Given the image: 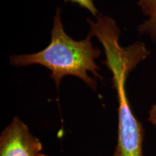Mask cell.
<instances>
[{
    "mask_svg": "<svg viewBox=\"0 0 156 156\" xmlns=\"http://www.w3.org/2000/svg\"><path fill=\"white\" fill-rule=\"evenodd\" d=\"M90 34L84 40L75 41L68 36L62 21V9L57 7L54 17L53 27L51 31V42L47 47L36 53L12 55L9 62L15 67H25L39 64L50 70L49 77L58 90L62 79L67 75L80 79L93 91L97 90V82L93 76L103 80L99 74L100 68L95 59L100 57L101 51L94 47Z\"/></svg>",
    "mask_w": 156,
    "mask_h": 156,
    "instance_id": "cell-1",
    "label": "cell"
},
{
    "mask_svg": "<svg viewBox=\"0 0 156 156\" xmlns=\"http://www.w3.org/2000/svg\"><path fill=\"white\" fill-rule=\"evenodd\" d=\"M106 66L112 73L113 87L116 90L119 103L116 146L122 156H144V128L132 112L126 89L133 65L124 58L115 57L108 60Z\"/></svg>",
    "mask_w": 156,
    "mask_h": 156,
    "instance_id": "cell-2",
    "label": "cell"
},
{
    "mask_svg": "<svg viewBox=\"0 0 156 156\" xmlns=\"http://www.w3.org/2000/svg\"><path fill=\"white\" fill-rule=\"evenodd\" d=\"M43 144L28 125L15 116L0 136V156H39Z\"/></svg>",
    "mask_w": 156,
    "mask_h": 156,
    "instance_id": "cell-3",
    "label": "cell"
},
{
    "mask_svg": "<svg viewBox=\"0 0 156 156\" xmlns=\"http://www.w3.org/2000/svg\"><path fill=\"white\" fill-rule=\"evenodd\" d=\"M137 5L148 19L139 25L137 30L140 34H147L156 41V0H138Z\"/></svg>",
    "mask_w": 156,
    "mask_h": 156,
    "instance_id": "cell-4",
    "label": "cell"
},
{
    "mask_svg": "<svg viewBox=\"0 0 156 156\" xmlns=\"http://www.w3.org/2000/svg\"><path fill=\"white\" fill-rule=\"evenodd\" d=\"M64 2L65 3L71 2L73 4H76L82 8L87 9L95 17H97L98 15L100 14L94 5V0H64Z\"/></svg>",
    "mask_w": 156,
    "mask_h": 156,
    "instance_id": "cell-5",
    "label": "cell"
},
{
    "mask_svg": "<svg viewBox=\"0 0 156 156\" xmlns=\"http://www.w3.org/2000/svg\"><path fill=\"white\" fill-rule=\"evenodd\" d=\"M147 121L152 125H156V101L154 104L152 105L151 108L148 112V118Z\"/></svg>",
    "mask_w": 156,
    "mask_h": 156,
    "instance_id": "cell-6",
    "label": "cell"
},
{
    "mask_svg": "<svg viewBox=\"0 0 156 156\" xmlns=\"http://www.w3.org/2000/svg\"><path fill=\"white\" fill-rule=\"evenodd\" d=\"M113 156H122V153H121V151L119 150V148L117 147V146H116V147H115V150L114 151V154H113Z\"/></svg>",
    "mask_w": 156,
    "mask_h": 156,
    "instance_id": "cell-7",
    "label": "cell"
},
{
    "mask_svg": "<svg viewBox=\"0 0 156 156\" xmlns=\"http://www.w3.org/2000/svg\"><path fill=\"white\" fill-rule=\"evenodd\" d=\"M39 156H48V155H46V154H44V153H41V155H39Z\"/></svg>",
    "mask_w": 156,
    "mask_h": 156,
    "instance_id": "cell-8",
    "label": "cell"
}]
</instances>
